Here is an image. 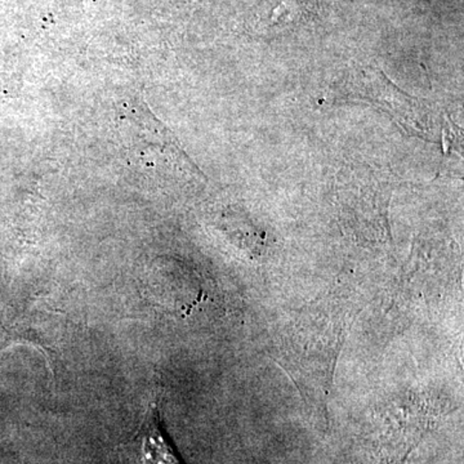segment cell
<instances>
[{"instance_id": "cell-1", "label": "cell", "mask_w": 464, "mask_h": 464, "mask_svg": "<svg viewBox=\"0 0 464 464\" xmlns=\"http://www.w3.org/2000/svg\"><path fill=\"white\" fill-rule=\"evenodd\" d=\"M134 464H186L167 436L155 403L147 409L135 436Z\"/></svg>"}]
</instances>
